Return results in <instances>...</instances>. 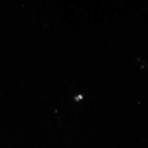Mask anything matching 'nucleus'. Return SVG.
<instances>
[{
	"label": "nucleus",
	"mask_w": 148,
	"mask_h": 148,
	"mask_svg": "<svg viewBox=\"0 0 148 148\" xmlns=\"http://www.w3.org/2000/svg\"><path fill=\"white\" fill-rule=\"evenodd\" d=\"M79 98L80 99H82L83 98L82 96V95H79Z\"/></svg>",
	"instance_id": "obj_1"
},
{
	"label": "nucleus",
	"mask_w": 148,
	"mask_h": 148,
	"mask_svg": "<svg viewBox=\"0 0 148 148\" xmlns=\"http://www.w3.org/2000/svg\"><path fill=\"white\" fill-rule=\"evenodd\" d=\"M76 99L77 101H78L79 100V98L78 97H76Z\"/></svg>",
	"instance_id": "obj_2"
}]
</instances>
